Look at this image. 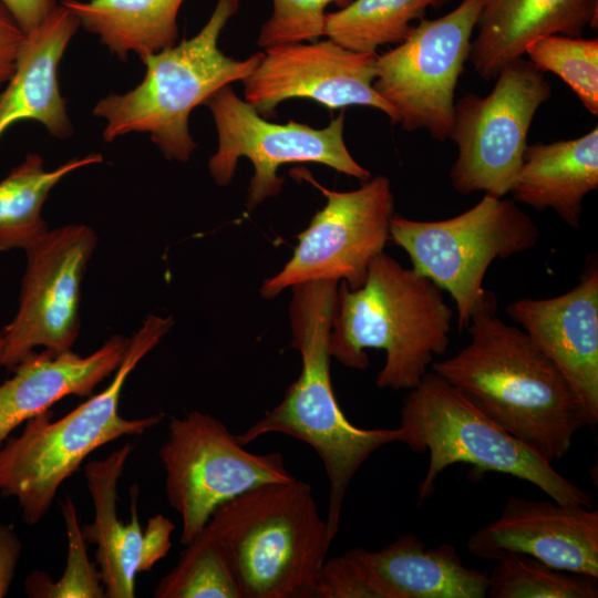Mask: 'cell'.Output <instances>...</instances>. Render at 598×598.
<instances>
[{
    "mask_svg": "<svg viewBox=\"0 0 598 598\" xmlns=\"http://www.w3.org/2000/svg\"><path fill=\"white\" fill-rule=\"evenodd\" d=\"M597 21L598 0H488L468 59L488 81L523 58L532 42L553 34L580 37L585 28H597Z\"/></svg>",
    "mask_w": 598,
    "mask_h": 598,
    "instance_id": "cell-20",
    "label": "cell"
},
{
    "mask_svg": "<svg viewBox=\"0 0 598 598\" xmlns=\"http://www.w3.org/2000/svg\"><path fill=\"white\" fill-rule=\"evenodd\" d=\"M206 527L224 545L243 598H313L333 540L306 482L246 491L218 505Z\"/></svg>",
    "mask_w": 598,
    "mask_h": 598,
    "instance_id": "cell-5",
    "label": "cell"
},
{
    "mask_svg": "<svg viewBox=\"0 0 598 598\" xmlns=\"http://www.w3.org/2000/svg\"><path fill=\"white\" fill-rule=\"evenodd\" d=\"M354 550L392 598L487 597V574L466 567L452 544L427 547L415 534L405 533L379 550Z\"/></svg>",
    "mask_w": 598,
    "mask_h": 598,
    "instance_id": "cell-23",
    "label": "cell"
},
{
    "mask_svg": "<svg viewBox=\"0 0 598 598\" xmlns=\"http://www.w3.org/2000/svg\"><path fill=\"white\" fill-rule=\"evenodd\" d=\"M0 350H1V343H0Z\"/></svg>",
    "mask_w": 598,
    "mask_h": 598,
    "instance_id": "cell-37",
    "label": "cell"
},
{
    "mask_svg": "<svg viewBox=\"0 0 598 598\" xmlns=\"http://www.w3.org/2000/svg\"><path fill=\"white\" fill-rule=\"evenodd\" d=\"M154 590L156 598H243L227 551L205 526Z\"/></svg>",
    "mask_w": 598,
    "mask_h": 598,
    "instance_id": "cell-27",
    "label": "cell"
},
{
    "mask_svg": "<svg viewBox=\"0 0 598 598\" xmlns=\"http://www.w3.org/2000/svg\"><path fill=\"white\" fill-rule=\"evenodd\" d=\"M24 33L40 25L58 6L56 0H0Z\"/></svg>",
    "mask_w": 598,
    "mask_h": 598,
    "instance_id": "cell-36",
    "label": "cell"
},
{
    "mask_svg": "<svg viewBox=\"0 0 598 598\" xmlns=\"http://www.w3.org/2000/svg\"><path fill=\"white\" fill-rule=\"evenodd\" d=\"M80 28L78 17L58 3L45 20L25 33L14 70L0 93V138L16 123L34 121L59 140L73 135L59 65Z\"/></svg>",
    "mask_w": 598,
    "mask_h": 598,
    "instance_id": "cell-18",
    "label": "cell"
},
{
    "mask_svg": "<svg viewBox=\"0 0 598 598\" xmlns=\"http://www.w3.org/2000/svg\"><path fill=\"white\" fill-rule=\"evenodd\" d=\"M488 576L489 598H597V578L551 568L532 556L503 553Z\"/></svg>",
    "mask_w": 598,
    "mask_h": 598,
    "instance_id": "cell-28",
    "label": "cell"
},
{
    "mask_svg": "<svg viewBox=\"0 0 598 598\" xmlns=\"http://www.w3.org/2000/svg\"><path fill=\"white\" fill-rule=\"evenodd\" d=\"M101 162V154L91 153L47 171L40 154L28 153L0 181V251H25L43 238L49 228L42 208L50 192L66 175Z\"/></svg>",
    "mask_w": 598,
    "mask_h": 598,
    "instance_id": "cell-25",
    "label": "cell"
},
{
    "mask_svg": "<svg viewBox=\"0 0 598 598\" xmlns=\"http://www.w3.org/2000/svg\"><path fill=\"white\" fill-rule=\"evenodd\" d=\"M377 58V52L352 51L329 38L274 45L243 80L244 97L264 117L275 115L286 100L302 97L329 110L373 107L396 124L398 113L373 87Z\"/></svg>",
    "mask_w": 598,
    "mask_h": 598,
    "instance_id": "cell-15",
    "label": "cell"
},
{
    "mask_svg": "<svg viewBox=\"0 0 598 598\" xmlns=\"http://www.w3.org/2000/svg\"><path fill=\"white\" fill-rule=\"evenodd\" d=\"M203 105L212 113L218 138L217 150L208 161L215 183L228 185L241 157L254 166L246 202L249 212L281 192L285 179L277 173L286 164L318 163L361 182L371 178L346 145L343 112L322 128L295 121L271 123L241 100L231 85L216 91Z\"/></svg>",
    "mask_w": 598,
    "mask_h": 598,
    "instance_id": "cell-9",
    "label": "cell"
},
{
    "mask_svg": "<svg viewBox=\"0 0 598 598\" xmlns=\"http://www.w3.org/2000/svg\"><path fill=\"white\" fill-rule=\"evenodd\" d=\"M128 340L113 336L85 357L71 349H43L27 355L13 368V377L0 384V448L13 430L61 399L90 395L117 370Z\"/></svg>",
    "mask_w": 598,
    "mask_h": 598,
    "instance_id": "cell-19",
    "label": "cell"
},
{
    "mask_svg": "<svg viewBox=\"0 0 598 598\" xmlns=\"http://www.w3.org/2000/svg\"><path fill=\"white\" fill-rule=\"evenodd\" d=\"M496 311L497 300L486 290L465 328L470 342L431 369L545 461L561 460L586 425L580 404L530 337Z\"/></svg>",
    "mask_w": 598,
    "mask_h": 598,
    "instance_id": "cell-1",
    "label": "cell"
},
{
    "mask_svg": "<svg viewBox=\"0 0 598 598\" xmlns=\"http://www.w3.org/2000/svg\"><path fill=\"white\" fill-rule=\"evenodd\" d=\"M173 324L171 317L148 316L130 338L120 367L102 392L56 421L49 410L34 415L20 435L9 436L3 443L0 493L18 501L28 525L42 519L60 486L94 450L125 435H141L162 421V413L123 417L118 405L127 377Z\"/></svg>",
    "mask_w": 598,
    "mask_h": 598,
    "instance_id": "cell-4",
    "label": "cell"
},
{
    "mask_svg": "<svg viewBox=\"0 0 598 598\" xmlns=\"http://www.w3.org/2000/svg\"><path fill=\"white\" fill-rule=\"evenodd\" d=\"M21 553L22 542L17 533L0 523V598L9 591Z\"/></svg>",
    "mask_w": 598,
    "mask_h": 598,
    "instance_id": "cell-35",
    "label": "cell"
},
{
    "mask_svg": "<svg viewBox=\"0 0 598 598\" xmlns=\"http://www.w3.org/2000/svg\"><path fill=\"white\" fill-rule=\"evenodd\" d=\"M466 547L483 559L519 553L555 569L598 578V511L511 496L498 518L474 532Z\"/></svg>",
    "mask_w": 598,
    "mask_h": 598,
    "instance_id": "cell-17",
    "label": "cell"
},
{
    "mask_svg": "<svg viewBox=\"0 0 598 598\" xmlns=\"http://www.w3.org/2000/svg\"><path fill=\"white\" fill-rule=\"evenodd\" d=\"M25 33L0 2V87L10 79Z\"/></svg>",
    "mask_w": 598,
    "mask_h": 598,
    "instance_id": "cell-33",
    "label": "cell"
},
{
    "mask_svg": "<svg viewBox=\"0 0 598 598\" xmlns=\"http://www.w3.org/2000/svg\"><path fill=\"white\" fill-rule=\"evenodd\" d=\"M133 448L126 443L84 467L94 519L81 526L82 535L96 546L95 563L106 598L135 597V578L142 573L144 530L138 519L137 485L131 488L130 522L124 525L116 511L117 484Z\"/></svg>",
    "mask_w": 598,
    "mask_h": 598,
    "instance_id": "cell-21",
    "label": "cell"
},
{
    "mask_svg": "<svg viewBox=\"0 0 598 598\" xmlns=\"http://www.w3.org/2000/svg\"><path fill=\"white\" fill-rule=\"evenodd\" d=\"M327 198L309 226L300 233L292 257L260 288L265 299H274L295 286L318 281H344L350 289L360 288L371 260L383 252L390 240V221L394 216V196L390 179L378 175L354 190H330L300 174Z\"/></svg>",
    "mask_w": 598,
    "mask_h": 598,
    "instance_id": "cell-13",
    "label": "cell"
},
{
    "mask_svg": "<svg viewBox=\"0 0 598 598\" xmlns=\"http://www.w3.org/2000/svg\"><path fill=\"white\" fill-rule=\"evenodd\" d=\"M486 96L465 94L454 105L450 135L457 146L450 179L461 195L509 193L523 162L527 134L539 106L551 95L548 80L519 58L497 74Z\"/></svg>",
    "mask_w": 598,
    "mask_h": 598,
    "instance_id": "cell-11",
    "label": "cell"
},
{
    "mask_svg": "<svg viewBox=\"0 0 598 598\" xmlns=\"http://www.w3.org/2000/svg\"><path fill=\"white\" fill-rule=\"evenodd\" d=\"M540 71L559 76L584 107L598 114V40L553 34L532 42L525 51Z\"/></svg>",
    "mask_w": 598,
    "mask_h": 598,
    "instance_id": "cell-29",
    "label": "cell"
},
{
    "mask_svg": "<svg viewBox=\"0 0 598 598\" xmlns=\"http://www.w3.org/2000/svg\"><path fill=\"white\" fill-rule=\"evenodd\" d=\"M68 535L66 564L58 581L45 571L28 576L24 590L31 598H105L96 563L90 560L76 507L70 495L60 501Z\"/></svg>",
    "mask_w": 598,
    "mask_h": 598,
    "instance_id": "cell-30",
    "label": "cell"
},
{
    "mask_svg": "<svg viewBox=\"0 0 598 598\" xmlns=\"http://www.w3.org/2000/svg\"><path fill=\"white\" fill-rule=\"evenodd\" d=\"M540 231L517 203L485 194L466 212L442 220L393 216L390 239L409 256L412 268L450 293L464 330L485 295L483 281L494 260L535 247Z\"/></svg>",
    "mask_w": 598,
    "mask_h": 598,
    "instance_id": "cell-8",
    "label": "cell"
},
{
    "mask_svg": "<svg viewBox=\"0 0 598 598\" xmlns=\"http://www.w3.org/2000/svg\"><path fill=\"white\" fill-rule=\"evenodd\" d=\"M399 427L402 444L414 453H429L427 471L417 487L419 505L434 493L446 467L466 463L481 472L527 481L557 503L594 507L591 493L489 420L434 371L409 390Z\"/></svg>",
    "mask_w": 598,
    "mask_h": 598,
    "instance_id": "cell-7",
    "label": "cell"
},
{
    "mask_svg": "<svg viewBox=\"0 0 598 598\" xmlns=\"http://www.w3.org/2000/svg\"><path fill=\"white\" fill-rule=\"evenodd\" d=\"M184 0H61L120 60L143 58L176 44Z\"/></svg>",
    "mask_w": 598,
    "mask_h": 598,
    "instance_id": "cell-24",
    "label": "cell"
},
{
    "mask_svg": "<svg viewBox=\"0 0 598 598\" xmlns=\"http://www.w3.org/2000/svg\"><path fill=\"white\" fill-rule=\"evenodd\" d=\"M339 281L318 280L292 287L289 306L291 347L302 358L298 379L281 402L236 437L247 445L268 433H281L310 445L329 480L326 523L333 540L348 487L361 465L383 445L402 440V430L362 429L348 421L331 383L329 337Z\"/></svg>",
    "mask_w": 598,
    "mask_h": 598,
    "instance_id": "cell-2",
    "label": "cell"
},
{
    "mask_svg": "<svg viewBox=\"0 0 598 598\" xmlns=\"http://www.w3.org/2000/svg\"><path fill=\"white\" fill-rule=\"evenodd\" d=\"M239 6L240 0H218L196 35L141 60L145 74L135 87L99 100L92 114L105 121L103 140L147 133L167 159L187 162L197 147L188 127L192 111L221 87L245 80L262 56L257 52L237 60L218 47Z\"/></svg>",
    "mask_w": 598,
    "mask_h": 598,
    "instance_id": "cell-6",
    "label": "cell"
},
{
    "mask_svg": "<svg viewBox=\"0 0 598 598\" xmlns=\"http://www.w3.org/2000/svg\"><path fill=\"white\" fill-rule=\"evenodd\" d=\"M574 391L586 425L598 423V261L590 255L570 290L522 298L506 308Z\"/></svg>",
    "mask_w": 598,
    "mask_h": 598,
    "instance_id": "cell-16",
    "label": "cell"
},
{
    "mask_svg": "<svg viewBox=\"0 0 598 598\" xmlns=\"http://www.w3.org/2000/svg\"><path fill=\"white\" fill-rule=\"evenodd\" d=\"M452 320L453 310L437 285L381 252L360 288L339 282L329 352L347 368L365 370V350L382 349L385 362L377 386L411 390L434 357L446 352Z\"/></svg>",
    "mask_w": 598,
    "mask_h": 598,
    "instance_id": "cell-3",
    "label": "cell"
},
{
    "mask_svg": "<svg viewBox=\"0 0 598 598\" xmlns=\"http://www.w3.org/2000/svg\"><path fill=\"white\" fill-rule=\"evenodd\" d=\"M159 457L167 501L181 517L183 545L204 529L221 503L261 484L296 478L281 453L247 451L221 421L198 411L172 419Z\"/></svg>",
    "mask_w": 598,
    "mask_h": 598,
    "instance_id": "cell-10",
    "label": "cell"
},
{
    "mask_svg": "<svg viewBox=\"0 0 598 598\" xmlns=\"http://www.w3.org/2000/svg\"><path fill=\"white\" fill-rule=\"evenodd\" d=\"M352 0H272V12L261 25L257 44L274 45L313 42L324 37L326 9L336 3L344 8Z\"/></svg>",
    "mask_w": 598,
    "mask_h": 598,
    "instance_id": "cell-31",
    "label": "cell"
},
{
    "mask_svg": "<svg viewBox=\"0 0 598 598\" xmlns=\"http://www.w3.org/2000/svg\"><path fill=\"white\" fill-rule=\"evenodd\" d=\"M488 1V0H487Z\"/></svg>",
    "mask_w": 598,
    "mask_h": 598,
    "instance_id": "cell-38",
    "label": "cell"
},
{
    "mask_svg": "<svg viewBox=\"0 0 598 598\" xmlns=\"http://www.w3.org/2000/svg\"><path fill=\"white\" fill-rule=\"evenodd\" d=\"M487 0H462L447 14L422 19L396 48L377 58L373 87L408 132L450 138L454 93L468 59L471 37Z\"/></svg>",
    "mask_w": 598,
    "mask_h": 598,
    "instance_id": "cell-12",
    "label": "cell"
},
{
    "mask_svg": "<svg viewBox=\"0 0 598 598\" xmlns=\"http://www.w3.org/2000/svg\"><path fill=\"white\" fill-rule=\"evenodd\" d=\"M313 598H392V595L352 548L340 557L326 559Z\"/></svg>",
    "mask_w": 598,
    "mask_h": 598,
    "instance_id": "cell-32",
    "label": "cell"
},
{
    "mask_svg": "<svg viewBox=\"0 0 598 598\" xmlns=\"http://www.w3.org/2000/svg\"><path fill=\"white\" fill-rule=\"evenodd\" d=\"M175 528L173 522L156 514L147 522L144 530L142 571H147L162 558H164L172 547L171 535Z\"/></svg>",
    "mask_w": 598,
    "mask_h": 598,
    "instance_id": "cell-34",
    "label": "cell"
},
{
    "mask_svg": "<svg viewBox=\"0 0 598 598\" xmlns=\"http://www.w3.org/2000/svg\"><path fill=\"white\" fill-rule=\"evenodd\" d=\"M598 188V127L577 138L526 146L511 187L514 200L553 209L578 229L585 197Z\"/></svg>",
    "mask_w": 598,
    "mask_h": 598,
    "instance_id": "cell-22",
    "label": "cell"
},
{
    "mask_svg": "<svg viewBox=\"0 0 598 598\" xmlns=\"http://www.w3.org/2000/svg\"><path fill=\"white\" fill-rule=\"evenodd\" d=\"M86 225L49 229L25 250L19 308L0 334V367L13 370L35 348L69 350L80 330L81 283L96 246Z\"/></svg>",
    "mask_w": 598,
    "mask_h": 598,
    "instance_id": "cell-14",
    "label": "cell"
},
{
    "mask_svg": "<svg viewBox=\"0 0 598 598\" xmlns=\"http://www.w3.org/2000/svg\"><path fill=\"white\" fill-rule=\"evenodd\" d=\"M444 0H352L327 13L324 37L358 52H377L384 44L401 43L422 20L429 7Z\"/></svg>",
    "mask_w": 598,
    "mask_h": 598,
    "instance_id": "cell-26",
    "label": "cell"
}]
</instances>
